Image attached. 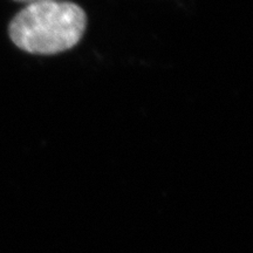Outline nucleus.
Returning <instances> with one entry per match:
<instances>
[{
    "label": "nucleus",
    "instance_id": "2",
    "mask_svg": "<svg viewBox=\"0 0 253 253\" xmlns=\"http://www.w3.org/2000/svg\"><path fill=\"white\" fill-rule=\"evenodd\" d=\"M14 1H19V2H25V4H27V5H31V4H38V2L53 1V0H14Z\"/></svg>",
    "mask_w": 253,
    "mask_h": 253
},
{
    "label": "nucleus",
    "instance_id": "1",
    "mask_svg": "<svg viewBox=\"0 0 253 253\" xmlns=\"http://www.w3.org/2000/svg\"><path fill=\"white\" fill-rule=\"evenodd\" d=\"M86 26V13L80 6L53 0L27 5L12 19L8 33L25 52L53 55L78 45Z\"/></svg>",
    "mask_w": 253,
    "mask_h": 253
}]
</instances>
